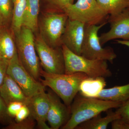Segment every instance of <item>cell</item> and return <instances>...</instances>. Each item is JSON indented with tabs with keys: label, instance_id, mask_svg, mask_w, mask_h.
<instances>
[{
	"label": "cell",
	"instance_id": "obj_6",
	"mask_svg": "<svg viewBox=\"0 0 129 129\" xmlns=\"http://www.w3.org/2000/svg\"><path fill=\"white\" fill-rule=\"evenodd\" d=\"M107 23L106 22L99 25H85L81 55L91 60H105L113 63L117 54L112 47H102L98 35L99 29Z\"/></svg>",
	"mask_w": 129,
	"mask_h": 129
},
{
	"label": "cell",
	"instance_id": "obj_31",
	"mask_svg": "<svg viewBox=\"0 0 129 129\" xmlns=\"http://www.w3.org/2000/svg\"><path fill=\"white\" fill-rule=\"evenodd\" d=\"M2 23L1 22V21H0V28L1 27H2Z\"/></svg>",
	"mask_w": 129,
	"mask_h": 129
},
{
	"label": "cell",
	"instance_id": "obj_10",
	"mask_svg": "<svg viewBox=\"0 0 129 129\" xmlns=\"http://www.w3.org/2000/svg\"><path fill=\"white\" fill-rule=\"evenodd\" d=\"M108 17L111 28L99 36L101 45L103 46L110 41L118 39L129 41V10L127 8L117 15Z\"/></svg>",
	"mask_w": 129,
	"mask_h": 129
},
{
	"label": "cell",
	"instance_id": "obj_20",
	"mask_svg": "<svg viewBox=\"0 0 129 129\" xmlns=\"http://www.w3.org/2000/svg\"><path fill=\"white\" fill-rule=\"evenodd\" d=\"M13 8L12 16V27L15 35L20 32L23 26L27 0H13Z\"/></svg>",
	"mask_w": 129,
	"mask_h": 129
},
{
	"label": "cell",
	"instance_id": "obj_27",
	"mask_svg": "<svg viewBox=\"0 0 129 129\" xmlns=\"http://www.w3.org/2000/svg\"><path fill=\"white\" fill-rule=\"evenodd\" d=\"M30 114L29 109L27 105H24L15 117L16 122H19L26 119Z\"/></svg>",
	"mask_w": 129,
	"mask_h": 129
},
{
	"label": "cell",
	"instance_id": "obj_18",
	"mask_svg": "<svg viewBox=\"0 0 129 129\" xmlns=\"http://www.w3.org/2000/svg\"><path fill=\"white\" fill-rule=\"evenodd\" d=\"M97 98L123 103L129 98V83L107 89L104 88Z\"/></svg>",
	"mask_w": 129,
	"mask_h": 129
},
{
	"label": "cell",
	"instance_id": "obj_11",
	"mask_svg": "<svg viewBox=\"0 0 129 129\" xmlns=\"http://www.w3.org/2000/svg\"><path fill=\"white\" fill-rule=\"evenodd\" d=\"M85 24L68 18L61 38L62 45H64L72 52L81 55Z\"/></svg>",
	"mask_w": 129,
	"mask_h": 129
},
{
	"label": "cell",
	"instance_id": "obj_3",
	"mask_svg": "<svg viewBox=\"0 0 129 129\" xmlns=\"http://www.w3.org/2000/svg\"><path fill=\"white\" fill-rule=\"evenodd\" d=\"M61 47L64 57V73L70 74L81 73L88 77L104 78L111 77L112 75L107 61L89 59L73 53L64 45H62Z\"/></svg>",
	"mask_w": 129,
	"mask_h": 129
},
{
	"label": "cell",
	"instance_id": "obj_15",
	"mask_svg": "<svg viewBox=\"0 0 129 129\" xmlns=\"http://www.w3.org/2000/svg\"><path fill=\"white\" fill-rule=\"evenodd\" d=\"M107 85L105 78L88 77L83 80L80 85L79 92L81 96L97 98Z\"/></svg>",
	"mask_w": 129,
	"mask_h": 129
},
{
	"label": "cell",
	"instance_id": "obj_4",
	"mask_svg": "<svg viewBox=\"0 0 129 129\" xmlns=\"http://www.w3.org/2000/svg\"><path fill=\"white\" fill-rule=\"evenodd\" d=\"M34 33L30 29L23 26L20 32L15 35V42L21 63L35 79L40 81L41 69L36 50Z\"/></svg>",
	"mask_w": 129,
	"mask_h": 129
},
{
	"label": "cell",
	"instance_id": "obj_1",
	"mask_svg": "<svg viewBox=\"0 0 129 129\" xmlns=\"http://www.w3.org/2000/svg\"><path fill=\"white\" fill-rule=\"evenodd\" d=\"M70 106L69 120L61 129H74L83 122L89 120L102 112L113 108H118L122 103L97 98L78 96Z\"/></svg>",
	"mask_w": 129,
	"mask_h": 129
},
{
	"label": "cell",
	"instance_id": "obj_7",
	"mask_svg": "<svg viewBox=\"0 0 129 129\" xmlns=\"http://www.w3.org/2000/svg\"><path fill=\"white\" fill-rule=\"evenodd\" d=\"M35 45L41 65L44 71L54 74L64 73L65 66L62 47L50 46L40 35L35 39Z\"/></svg>",
	"mask_w": 129,
	"mask_h": 129
},
{
	"label": "cell",
	"instance_id": "obj_30",
	"mask_svg": "<svg viewBox=\"0 0 129 129\" xmlns=\"http://www.w3.org/2000/svg\"><path fill=\"white\" fill-rule=\"evenodd\" d=\"M117 44H121L129 48V41L123 40H116Z\"/></svg>",
	"mask_w": 129,
	"mask_h": 129
},
{
	"label": "cell",
	"instance_id": "obj_12",
	"mask_svg": "<svg viewBox=\"0 0 129 129\" xmlns=\"http://www.w3.org/2000/svg\"><path fill=\"white\" fill-rule=\"evenodd\" d=\"M50 106L47 113V121L51 129L61 128L69 119L70 108L63 103L60 98L52 90L47 92Z\"/></svg>",
	"mask_w": 129,
	"mask_h": 129
},
{
	"label": "cell",
	"instance_id": "obj_22",
	"mask_svg": "<svg viewBox=\"0 0 129 129\" xmlns=\"http://www.w3.org/2000/svg\"><path fill=\"white\" fill-rule=\"evenodd\" d=\"M12 14L11 0H0V21L2 25L9 22Z\"/></svg>",
	"mask_w": 129,
	"mask_h": 129
},
{
	"label": "cell",
	"instance_id": "obj_21",
	"mask_svg": "<svg viewBox=\"0 0 129 129\" xmlns=\"http://www.w3.org/2000/svg\"><path fill=\"white\" fill-rule=\"evenodd\" d=\"M102 9L109 16L119 14L129 7V0H96Z\"/></svg>",
	"mask_w": 129,
	"mask_h": 129
},
{
	"label": "cell",
	"instance_id": "obj_17",
	"mask_svg": "<svg viewBox=\"0 0 129 129\" xmlns=\"http://www.w3.org/2000/svg\"><path fill=\"white\" fill-rule=\"evenodd\" d=\"M107 111V115L102 117L101 114L97 115L89 120L83 122L76 127V129H106L109 124L114 120L120 118L119 115L116 112Z\"/></svg>",
	"mask_w": 129,
	"mask_h": 129
},
{
	"label": "cell",
	"instance_id": "obj_19",
	"mask_svg": "<svg viewBox=\"0 0 129 129\" xmlns=\"http://www.w3.org/2000/svg\"><path fill=\"white\" fill-rule=\"evenodd\" d=\"M39 3L40 0H27L24 18L23 26L30 29L34 32L38 28Z\"/></svg>",
	"mask_w": 129,
	"mask_h": 129
},
{
	"label": "cell",
	"instance_id": "obj_26",
	"mask_svg": "<svg viewBox=\"0 0 129 129\" xmlns=\"http://www.w3.org/2000/svg\"><path fill=\"white\" fill-rule=\"evenodd\" d=\"M25 105L21 102H16L10 103L7 106L8 114L11 118H15L21 108Z\"/></svg>",
	"mask_w": 129,
	"mask_h": 129
},
{
	"label": "cell",
	"instance_id": "obj_5",
	"mask_svg": "<svg viewBox=\"0 0 129 129\" xmlns=\"http://www.w3.org/2000/svg\"><path fill=\"white\" fill-rule=\"evenodd\" d=\"M69 19L76 20L85 25H99L105 22L108 14L98 5L96 0H77L63 10Z\"/></svg>",
	"mask_w": 129,
	"mask_h": 129
},
{
	"label": "cell",
	"instance_id": "obj_9",
	"mask_svg": "<svg viewBox=\"0 0 129 129\" xmlns=\"http://www.w3.org/2000/svg\"><path fill=\"white\" fill-rule=\"evenodd\" d=\"M68 17L63 12H54L46 14L41 24L43 38L53 47L62 46L61 38L65 29Z\"/></svg>",
	"mask_w": 129,
	"mask_h": 129
},
{
	"label": "cell",
	"instance_id": "obj_14",
	"mask_svg": "<svg viewBox=\"0 0 129 129\" xmlns=\"http://www.w3.org/2000/svg\"><path fill=\"white\" fill-rule=\"evenodd\" d=\"M0 95L7 106L16 102H21L27 105L29 99L16 81L7 74L0 86Z\"/></svg>",
	"mask_w": 129,
	"mask_h": 129
},
{
	"label": "cell",
	"instance_id": "obj_16",
	"mask_svg": "<svg viewBox=\"0 0 129 129\" xmlns=\"http://www.w3.org/2000/svg\"><path fill=\"white\" fill-rule=\"evenodd\" d=\"M17 53L16 42L7 29L0 28V59L9 63Z\"/></svg>",
	"mask_w": 129,
	"mask_h": 129
},
{
	"label": "cell",
	"instance_id": "obj_28",
	"mask_svg": "<svg viewBox=\"0 0 129 129\" xmlns=\"http://www.w3.org/2000/svg\"><path fill=\"white\" fill-rule=\"evenodd\" d=\"M58 11L59 12H63V10L68 5L73 3L74 0H50Z\"/></svg>",
	"mask_w": 129,
	"mask_h": 129
},
{
	"label": "cell",
	"instance_id": "obj_23",
	"mask_svg": "<svg viewBox=\"0 0 129 129\" xmlns=\"http://www.w3.org/2000/svg\"><path fill=\"white\" fill-rule=\"evenodd\" d=\"M36 120L30 115L26 119L19 122H12L4 129H33L36 125Z\"/></svg>",
	"mask_w": 129,
	"mask_h": 129
},
{
	"label": "cell",
	"instance_id": "obj_13",
	"mask_svg": "<svg viewBox=\"0 0 129 129\" xmlns=\"http://www.w3.org/2000/svg\"><path fill=\"white\" fill-rule=\"evenodd\" d=\"M27 106L30 111V115L37 122L38 128L51 129L46 123L50 102L45 90L29 97Z\"/></svg>",
	"mask_w": 129,
	"mask_h": 129
},
{
	"label": "cell",
	"instance_id": "obj_32",
	"mask_svg": "<svg viewBox=\"0 0 129 129\" xmlns=\"http://www.w3.org/2000/svg\"><path fill=\"white\" fill-rule=\"evenodd\" d=\"M127 9H128V10L129 11V7H128V8H127Z\"/></svg>",
	"mask_w": 129,
	"mask_h": 129
},
{
	"label": "cell",
	"instance_id": "obj_2",
	"mask_svg": "<svg viewBox=\"0 0 129 129\" xmlns=\"http://www.w3.org/2000/svg\"><path fill=\"white\" fill-rule=\"evenodd\" d=\"M40 81L45 87H48L62 100L66 106H70L79 92L81 81L88 76L81 73L67 74L48 73L41 69Z\"/></svg>",
	"mask_w": 129,
	"mask_h": 129
},
{
	"label": "cell",
	"instance_id": "obj_8",
	"mask_svg": "<svg viewBox=\"0 0 129 129\" xmlns=\"http://www.w3.org/2000/svg\"><path fill=\"white\" fill-rule=\"evenodd\" d=\"M7 74L16 81L27 97L45 90L46 87L41 82L35 79L25 69L17 53L9 61Z\"/></svg>",
	"mask_w": 129,
	"mask_h": 129
},
{
	"label": "cell",
	"instance_id": "obj_25",
	"mask_svg": "<svg viewBox=\"0 0 129 129\" xmlns=\"http://www.w3.org/2000/svg\"><path fill=\"white\" fill-rule=\"evenodd\" d=\"M120 117V119L124 122L129 123V98L123 103L121 106L115 111Z\"/></svg>",
	"mask_w": 129,
	"mask_h": 129
},
{
	"label": "cell",
	"instance_id": "obj_29",
	"mask_svg": "<svg viewBox=\"0 0 129 129\" xmlns=\"http://www.w3.org/2000/svg\"><path fill=\"white\" fill-rule=\"evenodd\" d=\"M8 63L0 59V86L2 85L7 72Z\"/></svg>",
	"mask_w": 129,
	"mask_h": 129
},
{
	"label": "cell",
	"instance_id": "obj_24",
	"mask_svg": "<svg viewBox=\"0 0 129 129\" xmlns=\"http://www.w3.org/2000/svg\"><path fill=\"white\" fill-rule=\"evenodd\" d=\"M12 118L8 114L7 105L0 95V122L8 125L12 122Z\"/></svg>",
	"mask_w": 129,
	"mask_h": 129
}]
</instances>
